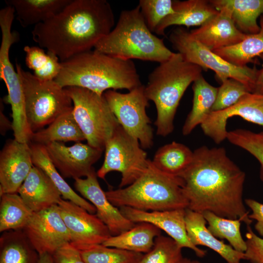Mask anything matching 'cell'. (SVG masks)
I'll return each instance as SVG.
<instances>
[{"label":"cell","instance_id":"6da1fadb","mask_svg":"<svg viewBox=\"0 0 263 263\" xmlns=\"http://www.w3.org/2000/svg\"><path fill=\"white\" fill-rule=\"evenodd\" d=\"M180 177L188 208L222 217L239 219L250 225L243 200L245 173L227 156L225 148L201 146L193 151L191 163Z\"/></svg>","mask_w":263,"mask_h":263},{"label":"cell","instance_id":"7a4b0ae2","mask_svg":"<svg viewBox=\"0 0 263 263\" xmlns=\"http://www.w3.org/2000/svg\"><path fill=\"white\" fill-rule=\"evenodd\" d=\"M114 17L106 0H71L50 19L34 26L32 38L60 62L92 50L112 30Z\"/></svg>","mask_w":263,"mask_h":263},{"label":"cell","instance_id":"3957f363","mask_svg":"<svg viewBox=\"0 0 263 263\" xmlns=\"http://www.w3.org/2000/svg\"><path fill=\"white\" fill-rule=\"evenodd\" d=\"M55 80L63 88H85L102 95L109 90L129 91L142 84L132 60H123L94 50L61 62Z\"/></svg>","mask_w":263,"mask_h":263},{"label":"cell","instance_id":"277c9868","mask_svg":"<svg viewBox=\"0 0 263 263\" xmlns=\"http://www.w3.org/2000/svg\"><path fill=\"white\" fill-rule=\"evenodd\" d=\"M203 69L186 61L179 53L160 63L149 75L145 86L149 100L157 111L156 134L166 137L174 130V119L180 101L190 84L202 75Z\"/></svg>","mask_w":263,"mask_h":263},{"label":"cell","instance_id":"5b68a950","mask_svg":"<svg viewBox=\"0 0 263 263\" xmlns=\"http://www.w3.org/2000/svg\"><path fill=\"white\" fill-rule=\"evenodd\" d=\"M94 50L123 60L137 59L159 63L174 53L148 28L138 5L122 11L115 27Z\"/></svg>","mask_w":263,"mask_h":263},{"label":"cell","instance_id":"8992f818","mask_svg":"<svg viewBox=\"0 0 263 263\" xmlns=\"http://www.w3.org/2000/svg\"><path fill=\"white\" fill-rule=\"evenodd\" d=\"M183 186L180 177L160 171L150 160L146 170L133 183L105 193L118 208L128 207L149 211L186 209L188 202Z\"/></svg>","mask_w":263,"mask_h":263},{"label":"cell","instance_id":"52a82bcc","mask_svg":"<svg viewBox=\"0 0 263 263\" xmlns=\"http://www.w3.org/2000/svg\"><path fill=\"white\" fill-rule=\"evenodd\" d=\"M15 66L22 85L27 119L33 132L73 110V102L66 89L55 80L40 79L17 62Z\"/></svg>","mask_w":263,"mask_h":263},{"label":"cell","instance_id":"ba28073f","mask_svg":"<svg viewBox=\"0 0 263 263\" xmlns=\"http://www.w3.org/2000/svg\"><path fill=\"white\" fill-rule=\"evenodd\" d=\"M65 88L73 102L74 117L87 143L104 150L106 141L120 125L105 97L85 88Z\"/></svg>","mask_w":263,"mask_h":263},{"label":"cell","instance_id":"9c48e42d","mask_svg":"<svg viewBox=\"0 0 263 263\" xmlns=\"http://www.w3.org/2000/svg\"><path fill=\"white\" fill-rule=\"evenodd\" d=\"M169 39L173 47L186 61L203 69L211 70L221 82L227 78L238 80L252 92L258 71L255 66L241 67L228 62L201 43L183 27L173 30Z\"/></svg>","mask_w":263,"mask_h":263},{"label":"cell","instance_id":"30bf717a","mask_svg":"<svg viewBox=\"0 0 263 263\" xmlns=\"http://www.w3.org/2000/svg\"><path fill=\"white\" fill-rule=\"evenodd\" d=\"M103 163L96 172L104 179L112 171L121 173L119 188L129 186L147 169L150 159L139 141L130 135L119 125L106 141Z\"/></svg>","mask_w":263,"mask_h":263},{"label":"cell","instance_id":"8fae6325","mask_svg":"<svg viewBox=\"0 0 263 263\" xmlns=\"http://www.w3.org/2000/svg\"><path fill=\"white\" fill-rule=\"evenodd\" d=\"M103 95L119 125L139 141L143 149L150 148L153 144V133L146 113L149 100L145 86L142 84L125 94L109 90Z\"/></svg>","mask_w":263,"mask_h":263},{"label":"cell","instance_id":"7c38bea8","mask_svg":"<svg viewBox=\"0 0 263 263\" xmlns=\"http://www.w3.org/2000/svg\"><path fill=\"white\" fill-rule=\"evenodd\" d=\"M17 42V38L13 34L10 32L2 34L0 47V78L4 81L8 91L4 100L11 107L14 139L20 142L29 143L33 132L27 119L22 85L9 56L10 47Z\"/></svg>","mask_w":263,"mask_h":263},{"label":"cell","instance_id":"4fadbf2b","mask_svg":"<svg viewBox=\"0 0 263 263\" xmlns=\"http://www.w3.org/2000/svg\"><path fill=\"white\" fill-rule=\"evenodd\" d=\"M22 230L39 255L48 253L52 255L71 240L58 205L34 212Z\"/></svg>","mask_w":263,"mask_h":263},{"label":"cell","instance_id":"5bb4252c","mask_svg":"<svg viewBox=\"0 0 263 263\" xmlns=\"http://www.w3.org/2000/svg\"><path fill=\"white\" fill-rule=\"evenodd\" d=\"M48 155L62 177L74 179L86 177L101 157L103 150L77 142L66 146L54 142L44 145Z\"/></svg>","mask_w":263,"mask_h":263},{"label":"cell","instance_id":"9a60e30c","mask_svg":"<svg viewBox=\"0 0 263 263\" xmlns=\"http://www.w3.org/2000/svg\"><path fill=\"white\" fill-rule=\"evenodd\" d=\"M58 206L71 235L72 244H102L112 236L108 227L96 214H92L73 202L63 198Z\"/></svg>","mask_w":263,"mask_h":263},{"label":"cell","instance_id":"2e32d148","mask_svg":"<svg viewBox=\"0 0 263 263\" xmlns=\"http://www.w3.org/2000/svg\"><path fill=\"white\" fill-rule=\"evenodd\" d=\"M236 116L263 126V95L248 93L233 106L211 112L200 126L204 134L219 144L226 139L227 120Z\"/></svg>","mask_w":263,"mask_h":263},{"label":"cell","instance_id":"e0dca14e","mask_svg":"<svg viewBox=\"0 0 263 263\" xmlns=\"http://www.w3.org/2000/svg\"><path fill=\"white\" fill-rule=\"evenodd\" d=\"M34 166L29 143L8 140L0 153V195L17 193Z\"/></svg>","mask_w":263,"mask_h":263},{"label":"cell","instance_id":"ac0fdd59","mask_svg":"<svg viewBox=\"0 0 263 263\" xmlns=\"http://www.w3.org/2000/svg\"><path fill=\"white\" fill-rule=\"evenodd\" d=\"M97 177L94 169L85 178L74 179L75 189L94 205L96 215L108 227L112 236L120 234L132 227L135 224L126 218L119 208L109 200Z\"/></svg>","mask_w":263,"mask_h":263},{"label":"cell","instance_id":"d6986e66","mask_svg":"<svg viewBox=\"0 0 263 263\" xmlns=\"http://www.w3.org/2000/svg\"><path fill=\"white\" fill-rule=\"evenodd\" d=\"M123 215L136 224L146 222L151 224L166 232L183 248H188L200 258L204 257L206 250L194 245L187 233L185 216L186 209L163 211H143L128 207L119 208Z\"/></svg>","mask_w":263,"mask_h":263},{"label":"cell","instance_id":"ffe728a7","mask_svg":"<svg viewBox=\"0 0 263 263\" xmlns=\"http://www.w3.org/2000/svg\"><path fill=\"white\" fill-rule=\"evenodd\" d=\"M198 28L190 31L201 43L212 51L234 45L247 36L236 26L228 11L224 8Z\"/></svg>","mask_w":263,"mask_h":263},{"label":"cell","instance_id":"44dd1931","mask_svg":"<svg viewBox=\"0 0 263 263\" xmlns=\"http://www.w3.org/2000/svg\"><path fill=\"white\" fill-rule=\"evenodd\" d=\"M17 193L33 212L58 205L62 199L48 176L34 165Z\"/></svg>","mask_w":263,"mask_h":263},{"label":"cell","instance_id":"7402d4cb","mask_svg":"<svg viewBox=\"0 0 263 263\" xmlns=\"http://www.w3.org/2000/svg\"><path fill=\"white\" fill-rule=\"evenodd\" d=\"M185 221L188 237L194 245L205 246L212 249L227 263H241L242 260H245L244 252L236 250L209 231L202 214L187 208L185 210Z\"/></svg>","mask_w":263,"mask_h":263},{"label":"cell","instance_id":"603a6c76","mask_svg":"<svg viewBox=\"0 0 263 263\" xmlns=\"http://www.w3.org/2000/svg\"><path fill=\"white\" fill-rule=\"evenodd\" d=\"M172 7L173 12L158 25L156 34L164 36L165 29L172 25L200 26L219 12L206 0H173Z\"/></svg>","mask_w":263,"mask_h":263},{"label":"cell","instance_id":"cb8c5ba5","mask_svg":"<svg viewBox=\"0 0 263 263\" xmlns=\"http://www.w3.org/2000/svg\"><path fill=\"white\" fill-rule=\"evenodd\" d=\"M71 0H6L15 10V16L24 28L44 22L59 13Z\"/></svg>","mask_w":263,"mask_h":263},{"label":"cell","instance_id":"d4e9b609","mask_svg":"<svg viewBox=\"0 0 263 263\" xmlns=\"http://www.w3.org/2000/svg\"><path fill=\"white\" fill-rule=\"evenodd\" d=\"M217 10L226 9L237 28L246 35L258 33L260 26L258 18L263 15V0H211ZM218 11V10H217Z\"/></svg>","mask_w":263,"mask_h":263},{"label":"cell","instance_id":"484cf974","mask_svg":"<svg viewBox=\"0 0 263 263\" xmlns=\"http://www.w3.org/2000/svg\"><path fill=\"white\" fill-rule=\"evenodd\" d=\"M161 230L153 225L141 222L115 236H111L102 244L106 246L145 254L152 248Z\"/></svg>","mask_w":263,"mask_h":263},{"label":"cell","instance_id":"4316f807","mask_svg":"<svg viewBox=\"0 0 263 263\" xmlns=\"http://www.w3.org/2000/svg\"><path fill=\"white\" fill-rule=\"evenodd\" d=\"M29 144L34 165L48 176L61 193L62 198L73 202L92 214H95L94 205L76 193L64 180L52 163L45 146L31 142Z\"/></svg>","mask_w":263,"mask_h":263},{"label":"cell","instance_id":"83f0119b","mask_svg":"<svg viewBox=\"0 0 263 263\" xmlns=\"http://www.w3.org/2000/svg\"><path fill=\"white\" fill-rule=\"evenodd\" d=\"M193 96L191 110L182 128L184 135L189 134L211 112L218 88L210 84L202 75L192 83Z\"/></svg>","mask_w":263,"mask_h":263},{"label":"cell","instance_id":"f1b7e54d","mask_svg":"<svg viewBox=\"0 0 263 263\" xmlns=\"http://www.w3.org/2000/svg\"><path fill=\"white\" fill-rule=\"evenodd\" d=\"M85 137L75 120L72 111L66 113L52 123L33 132L30 142L46 145L51 142H81Z\"/></svg>","mask_w":263,"mask_h":263},{"label":"cell","instance_id":"f546056e","mask_svg":"<svg viewBox=\"0 0 263 263\" xmlns=\"http://www.w3.org/2000/svg\"><path fill=\"white\" fill-rule=\"evenodd\" d=\"M0 249V263H38L39 255L22 229L4 232Z\"/></svg>","mask_w":263,"mask_h":263},{"label":"cell","instance_id":"4dcf8cb0","mask_svg":"<svg viewBox=\"0 0 263 263\" xmlns=\"http://www.w3.org/2000/svg\"><path fill=\"white\" fill-rule=\"evenodd\" d=\"M193 157V151L188 147L173 141L160 147L151 161L160 171L179 176L189 166Z\"/></svg>","mask_w":263,"mask_h":263},{"label":"cell","instance_id":"1f68e13d","mask_svg":"<svg viewBox=\"0 0 263 263\" xmlns=\"http://www.w3.org/2000/svg\"><path fill=\"white\" fill-rule=\"evenodd\" d=\"M260 31L247 35L240 42L213 52L228 62L238 67L247 66L253 59L263 54V15L260 19Z\"/></svg>","mask_w":263,"mask_h":263},{"label":"cell","instance_id":"d6a6232c","mask_svg":"<svg viewBox=\"0 0 263 263\" xmlns=\"http://www.w3.org/2000/svg\"><path fill=\"white\" fill-rule=\"evenodd\" d=\"M33 212L18 193L0 196V232L23 229Z\"/></svg>","mask_w":263,"mask_h":263},{"label":"cell","instance_id":"836d02e7","mask_svg":"<svg viewBox=\"0 0 263 263\" xmlns=\"http://www.w3.org/2000/svg\"><path fill=\"white\" fill-rule=\"evenodd\" d=\"M74 245L86 263H139L144 254L103 244Z\"/></svg>","mask_w":263,"mask_h":263},{"label":"cell","instance_id":"e575fe53","mask_svg":"<svg viewBox=\"0 0 263 263\" xmlns=\"http://www.w3.org/2000/svg\"><path fill=\"white\" fill-rule=\"evenodd\" d=\"M26 65L38 78L44 80H55L61 70V62L55 54L44 50L39 46H25Z\"/></svg>","mask_w":263,"mask_h":263},{"label":"cell","instance_id":"d590c367","mask_svg":"<svg viewBox=\"0 0 263 263\" xmlns=\"http://www.w3.org/2000/svg\"><path fill=\"white\" fill-rule=\"evenodd\" d=\"M202 214L208 224V229L215 237L226 240L236 250L245 252L246 245L241 232L240 220L222 217L209 211Z\"/></svg>","mask_w":263,"mask_h":263},{"label":"cell","instance_id":"8d00e7d4","mask_svg":"<svg viewBox=\"0 0 263 263\" xmlns=\"http://www.w3.org/2000/svg\"><path fill=\"white\" fill-rule=\"evenodd\" d=\"M182 248L172 238L157 236L151 250L144 254L139 263H179L183 258Z\"/></svg>","mask_w":263,"mask_h":263},{"label":"cell","instance_id":"74e56055","mask_svg":"<svg viewBox=\"0 0 263 263\" xmlns=\"http://www.w3.org/2000/svg\"><path fill=\"white\" fill-rule=\"evenodd\" d=\"M226 139L254 156L260 164V176L263 181V135L244 129L228 132Z\"/></svg>","mask_w":263,"mask_h":263},{"label":"cell","instance_id":"f35d334b","mask_svg":"<svg viewBox=\"0 0 263 263\" xmlns=\"http://www.w3.org/2000/svg\"><path fill=\"white\" fill-rule=\"evenodd\" d=\"M249 92V89L238 80L232 78L223 80L218 87L216 100L211 112L223 111L233 106Z\"/></svg>","mask_w":263,"mask_h":263},{"label":"cell","instance_id":"ab89813d","mask_svg":"<svg viewBox=\"0 0 263 263\" xmlns=\"http://www.w3.org/2000/svg\"><path fill=\"white\" fill-rule=\"evenodd\" d=\"M173 0H140L138 6L145 23L151 32L167 16L172 14Z\"/></svg>","mask_w":263,"mask_h":263},{"label":"cell","instance_id":"60d3db41","mask_svg":"<svg viewBox=\"0 0 263 263\" xmlns=\"http://www.w3.org/2000/svg\"><path fill=\"white\" fill-rule=\"evenodd\" d=\"M245 237V260L250 263H263V238L256 235L250 225L247 226Z\"/></svg>","mask_w":263,"mask_h":263},{"label":"cell","instance_id":"b9f144b4","mask_svg":"<svg viewBox=\"0 0 263 263\" xmlns=\"http://www.w3.org/2000/svg\"><path fill=\"white\" fill-rule=\"evenodd\" d=\"M52 257L55 263H86L79 250L71 243L58 248Z\"/></svg>","mask_w":263,"mask_h":263},{"label":"cell","instance_id":"7bdbcfd3","mask_svg":"<svg viewBox=\"0 0 263 263\" xmlns=\"http://www.w3.org/2000/svg\"><path fill=\"white\" fill-rule=\"evenodd\" d=\"M244 203L252 211L251 214H249V218L256 221L255 229L263 238V204L250 198L245 199Z\"/></svg>","mask_w":263,"mask_h":263},{"label":"cell","instance_id":"ee69618b","mask_svg":"<svg viewBox=\"0 0 263 263\" xmlns=\"http://www.w3.org/2000/svg\"><path fill=\"white\" fill-rule=\"evenodd\" d=\"M262 61V68L258 70L251 93L263 95V54L259 56Z\"/></svg>","mask_w":263,"mask_h":263},{"label":"cell","instance_id":"f6af8a7d","mask_svg":"<svg viewBox=\"0 0 263 263\" xmlns=\"http://www.w3.org/2000/svg\"><path fill=\"white\" fill-rule=\"evenodd\" d=\"M3 105L0 100V131L1 134L4 135L6 132L10 129L12 130V122H11L3 113Z\"/></svg>","mask_w":263,"mask_h":263},{"label":"cell","instance_id":"bcb514c9","mask_svg":"<svg viewBox=\"0 0 263 263\" xmlns=\"http://www.w3.org/2000/svg\"><path fill=\"white\" fill-rule=\"evenodd\" d=\"M38 263H55L52 255L48 253L39 255Z\"/></svg>","mask_w":263,"mask_h":263},{"label":"cell","instance_id":"7dc6e473","mask_svg":"<svg viewBox=\"0 0 263 263\" xmlns=\"http://www.w3.org/2000/svg\"><path fill=\"white\" fill-rule=\"evenodd\" d=\"M179 263H203L197 260H192L183 257Z\"/></svg>","mask_w":263,"mask_h":263},{"label":"cell","instance_id":"c3c4849f","mask_svg":"<svg viewBox=\"0 0 263 263\" xmlns=\"http://www.w3.org/2000/svg\"><path fill=\"white\" fill-rule=\"evenodd\" d=\"M262 134H263V132H262Z\"/></svg>","mask_w":263,"mask_h":263}]
</instances>
